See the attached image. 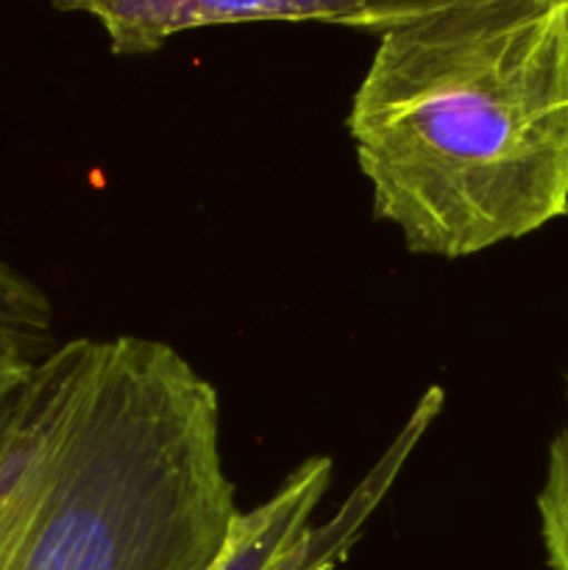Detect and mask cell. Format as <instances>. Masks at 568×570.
<instances>
[{
    "instance_id": "5b68a950",
    "label": "cell",
    "mask_w": 568,
    "mask_h": 570,
    "mask_svg": "<svg viewBox=\"0 0 568 570\" xmlns=\"http://www.w3.org/2000/svg\"><path fill=\"white\" fill-rule=\"evenodd\" d=\"M538 515L546 562L551 570H568V421L549 445V465L538 493Z\"/></svg>"
},
{
    "instance_id": "277c9868",
    "label": "cell",
    "mask_w": 568,
    "mask_h": 570,
    "mask_svg": "<svg viewBox=\"0 0 568 570\" xmlns=\"http://www.w3.org/2000/svg\"><path fill=\"white\" fill-rule=\"evenodd\" d=\"M50 6L92 17L117 56L154 53L178 33L232 22H326L388 31L373 0H50Z\"/></svg>"
},
{
    "instance_id": "ba28073f",
    "label": "cell",
    "mask_w": 568,
    "mask_h": 570,
    "mask_svg": "<svg viewBox=\"0 0 568 570\" xmlns=\"http://www.w3.org/2000/svg\"><path fill=\"white\" fill-rule=\"evenodd\" d=\"M373 3H376V9L382 11L384 20H388V28H393L412 20V17L423 14V11L434 9V6L445 3V0H373Z\"/></svg>"
},
{
    "instance_id": "52a82bcc",
    "label": "cell",
    "mask_w": 568,
    "mask_h": 570,
    "mask_svg": "<svg viewBox=\"0 0 568 570\" xmlns=\"http://www.w3.org/2000/svg\"><path fill=\"white\" fill-rule=\"evenodd\" d=\"M45 354L48 351L37 348L14 334H0V395L20 387Z\"/></svg>"
},
{
    "instance_id": "3957f363",
    "label": "cell",
    "mask_w": 568,
    "mask_h": 570,
    "mask_svg": "<svg viewBox=\"0 0 568 570\" xmlns=\"http://www.w3.org/2000/svg\"><path fill=\"white\" fill-rule=\"evenodd\" d=\"M440 410L443 390L432 387L418 401L415 412L376 468L362 479L332 521L321 527H312V512L332 484L334 465L329 456L301 462L271 499L234 515L226 546L209 570H332L340 566Z\"/></svg>"
},
{
    "instance_id": "8992f818",
    "label": "cell",
    "mask_w": 568,
    "mask_h": 570,
    "mask_svg": "<svg viewBox=\"0 0 568 570\" xmlns=\"http://www.w3.org/2000/svg\"><path fill=\"white\" fill-rule=\"evenodd\" d=\"M53 306L48 295L0 256V334H14L37 348L50 351Z\"/></svg>"
},
{
    "instance_id": "9c48e42d",
    "label": "cell",
    "mask_w": 568,
    "mask_h": 570,
    "mask_svg": "<svg viewBox=\"0 0 568 570\" xmlns=\"http://www.w3.org/2000/svg\"><path fill=\"white\" fill-rule=\"evenodd\" d=\"M28 382V379H26ZM22 382V384H26ZM22 384L14 387L11 393L0 395V460H3L6 449H9L11 432H14L17 415H20V395H22Z\"/></svg>"
},
{
    "instance_id": "7a4b0ae2",
    "label": "cell",
    "mask_w": 568,
    "mask_h": 570,
    "mask_svg": "<svg viewBox=\"0 0 568 570\" xmlns=\"http://www.w3.org/2000/svg\"><path fill=\"white\" fill-rule=\"evenodd\" d=\"M237 512L217 390L159 340H78L42 488L0 570H209Z\"/></svg>"
},
{
    "instance_id": "6da1fadb",
    "label": "cell",
    "mask_w": 568,
    "mask_h": 570,
    "mask_svg": "<svg viewBox=\"0 0 568 570\" xmlns=\"http://www.w3.org/2000/svg\"><path fill=\"white\" fill-rule=\"evenodd\" d=\"M349 137L412 254L466 259L568 215V0H445L382 31Z\"/></svg>"
}]
</instances>
